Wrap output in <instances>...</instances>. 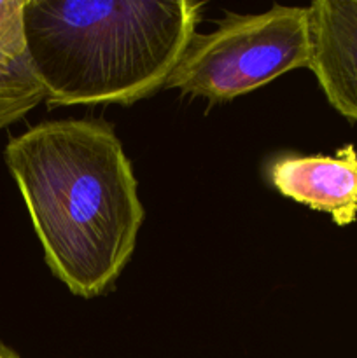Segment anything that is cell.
<instances>
[{
    "label": "cell",
    "instance_id": "6da1fadb",
    "mask_svg": "<svg viewBox=\"0 0 357 358\" xmlns=\"http://www.w3.org/2000/svg\"><path fill=\"white\" fill-rule=\"evenodd\" d=\"M4 159L49 271L83 299L107 292L146 219L114 126L105 119L38 122L7 142Z\"/></svg>",
    "mask_w": 357,
    "mask_h": 358
},
{
    "label": "cell",
    "instance_id": "7a4b0ae2",
    "mask_svg": "<svg viewBox=\"0 0 357 358\" xmlns=\"http://www.w3.org/2000/svg\"><path fill=\"white\" fill-rule=\"evenodd\" d=\"M203 2L28 0V58L49 107L132 105L164 87Z\"/></svg>",
    "mask_w": 357,
    "mask_h": 358
},
{
    "label": "cell",
    "instance_id": "3957f363",
    "mask_svg": "<svg viewBox=\"0 0 357 358\" xmlns=\"http://www.w3.org/2000/svg\"><path fill=\"white\" fill-rule=\"evenodd\" d=\"M310 56L308 7L275 3L265 13L227 14L212 31L192 35L164 90L223 103L310 69Z\"/></svg>",
    "mask_w": 357,
    "mask_h": 358
},
{
    "label": "cell",
    "instance_id": "277c9868",
    "mask_svg": "<svg viewBox=\"0 0 357 358\" xmlns=\"http://www.w3.org/2000/svg\"><path fill=\"white\" fill-rule=\"evenodd\" d=\"M266 177L284 198L326 213L336 226L357 220V149L352 143L335 154H280L268 163Z\"/></svg>",
    "mask_w": 357,
    "mask_h": 358
},
{
    "label": "cell",
    "instance_id": "5b68a950",
    "mask_svg": "<svg viewBox=\"0 0 357 358\" xmlns=\"http://www.w3.org/2000/svg\"><path fill=\"white\" fill-rule=\"evenodd\" d=\"M310 9V69L343 117L357 122V0H315Z\"/></svg>",
    "mask_w": 357,
    "mask_h": 358
},
{
    "label": "cell",
    "instance_id": "8992f818",
    "mask_svg": "<svg viewBox=\"0 0 357 358\" xmlns=\"http://www.w3.org/2000/svg\"><path fill=\"white\" fill-rule=\"evenodd\" d=\"M42 101L46 91L30 62L14 72L0 73V129L20 121Z\"/></svg>",
    "mask_w": 357,
    "mask_h": 358
},
{
    "label": "cell",
    "instance_id": "52a82bcc",
    "mask_svg": "<svg viewBox=\"0 0 357 358\" xmlns=\"http://www.w3.org/2000/svg\"><path fill=\"white\" fill-rule=\"evenodd\" d=\"M28 0H0V73L14 72L28 58L24 9Z\"/></svg>",
    "mask_w": 357,
    "mask_h": 358
},
{
    "label": "cell",
    "instance_id": "ba28073f",
    "mask_svg": "<svg viewBox=\"0 0 357 358\" xmlns=\"http://www.w3.org/2000/svg\"><path fill=\"white\" fill-rule=\"evenodd\" d=\"M0 358H21V357L18 355L13 348H9L7 345L0 343Z\"/></svg>",
    "mask_w": 357,
    "mask_h": 358
}]
</instances>
